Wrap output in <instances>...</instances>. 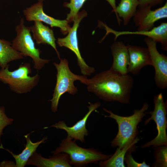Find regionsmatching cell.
<instances>
[{
  "instance_id": "6da1fadb",
  "label": "cell",
  "mask_w": 167,
  "mask_h": 167,
  "mask_svg": "<svg viewBox=\"0 0 167 167\" xmlns=\"http://www.w3.org/2000/svg\"><path fill=\"white\" fill-rule=\"evenodd\" d=\"M133 84L130 74L122 75L109 69L88 79L85 84L88 92L104 101L128 104Z\"/></svg>"
},
{
  "instance_id": "7a4b0ae2",
  "label": "cell",
  "mask_w": 167,
  "mask_h": 167,
  "mask_svg": "<svg viewBox=\"0 0 167 167\" xmlns=\"http://www.w3.org/2000/svg\"><path fill=\"white\" fill-rule=\"evenodd\" d=\"M149 105L144 102L140 109H135L133 114L128 116H123L115 114L112 111L103 108V110L109 115H104L105 118H110L115 120L118 125V132L111 141V146L122 148L133 142L138 133L137 128L139 124L147 113Z\"/></svg>"
},
{
  "instance_id": "3957f363",
  "label": "cell",
  "mask_w": 167,
  "mask_h": 167,
  "mask_svg": "<svg viewBox=\"0 0 167 167\" xmlns=\"http://www.w3.org/2000/svg\"><path fill=\"white\" fill-rule=\"evenodd\" d=\"M9 66L0 70V81L7 85L12 91L17 94L26 93L38 85L40 76L38 73L32 76L29 75L32 72L30 63L22 64L13 71L9 70Z\"/></svg>"
},
{
  "instance_id": "277c9868",
  "label": "cell",
  "mask_w": 167,
  "mask_h": 167,
  "mask_svg": "<svg viewBox=\"0 0 167 167\" xmlns=\"http://www.w3.org/2000/svg\"><path fill=\"white\" fill-rule=\"evenodd\" d=\"M53 64L57 71L56 82L52 98L49 101L51 102L52 111L55 113L57 110L60 99L63 94L68 92L74 95L77 92L78 89L74 85V82L79 80L85 84L88 78L86 76L73 73L69 68L68 61L65 58L60 59L59 63L54 62Z\"/></svg>"
},
{
  "instance_id": "5b68a950",
  "label": "cell",
  "mask_w": 167,
  "mask_h": 167,
  "mask_svg": "<svg viewBox=\"0 0 167 167\" xmlns=\"http://www.w3.org/2000/svg\"><path fill=\"white\" fill-rule=\"evenodd\" d=\"M24 19L21 18L20 23L15 28L16 35L13 40V47L24 57H29L32 60L35 69L40 70L49 60L40 57L41 50L36 47L31 33V27L26 26Z\"/></svg>"
},
{
  "instance_id": "8992f818",
  "label": "cell",
  "mask_w": 167,
  "mask_h": 167,
  "mask_svg": "<svg viewBox=\"0 0 167 167\" xmlns=\"http://www.w3.org/2000/svg\"><path fill=\"white\" fill-rule=\"evenodd\" d=\"M67 137L63 139L59 147L52 152L54 154L63 152L67 154L71 165L76 167L85 166L89 163L96 164L106 160L111 155L103 153L92 148H85L77 145L75 140Z\"/></svg>"
},
{
  "instance_id": "52a82bcc",
  "label": "cell",
  "mask_w": 167,
  "mask_h": 167,
  "mask_svg": "<svg viewBox=\"0 0 167 167\" xmlns=\"http://www.w3.org/2000/svg\"><path fill=\"white\" fill-rule=\"evenodd\" d=\"M153 101L154 109L150 112V117L145 121L144 124L146 125L151 120H153L156 124L157 135L154 139L143 145L141 147L143 148L151 146L152 148L161 146H167V102L164 101L162 93L154 96Z\"/></svg>"
},
{
  "instance_id": "ba28073f",
  "label": "cell",
  "mask_w": 167,
  "mask_h": 167,
  "mask_svg": "<svg viewBox=\"0 0 167 167\" xmlns=\"http://www.w3.org/2000/svg\"><path fill=\"white\" fill-rule=\"evenodd\" d=\"M86 11L83 10L79 12L74 20V24L66 36L58 38L57 43L60 47H66L72 51L76 55L77 63L81 73L84 75L90 76L95 70L94 67L88 66L82 57L79 48L77 36L78 28L82 20L87 16Z\"/></svg>"
},
{
  "instance_id": "9c48e42d",
  "label": "cell",
  "mask_w": 167,
  "mask_h": 167,
  "mask_svg": "<svg viewBox=\"0 0 167 167\" xmlns=\"http://www.w3.org/2000/svg\"><path fill=\"white\" fill-rule=\"evenodd\" d=\"M144 41L149 52L152 66L155 69V84L160 89H165L167 87V57L159 53L156 47L157 42L154 40L147 37Z\"/></svg>"
},
{
  "instance_id": "30bf717a",
  "label": "cell",
  "mask_w": 167,
  "mask_h": 167,
  "mask_svg": "<svg viewBox=\"0 0 167 167\" xmlns=\"http://www.w3.org/2000/svg\"><path fill=\"white\" fill-rule=\"evenodd\" d=\"M43 2L38 1L23 11L26 19L28 21H38L49 25L51 27H58L64 35L68 33L71 27L66 20L56 19L45 13L43 9Z\"/></svg>"
},
{
  "instance_id": "8fae6325",
  "label": "cell",
  "mask_w": 167,
  "mask_h": 167,
  "mask_svg": "<svg viewBox=\"0 0 167 167\" xmlns=\"http://www.w3.org/2000/svg\"><path fill=\"white\" fill-rule=\"evenodd\" d=\"M151 7H139L134 16V22L138 30L148 31L154 27L155 23L167 17V2L162 7L154 10Z\"/></svg>"
},
{
  "instance_id": "7c38bea8",
  "label": "cell",
  "mask_w": 167,
  "mask_h": 167,
  "mask_svg": "<svg viewBox=\"0 0 167 167\" xmlns=\"http://www.w3.org/2000/svg\"><path fill=\"white\" fill-rule=\"evenodd\" d=\"M103 27L106 31V36L109 33H112L115 35V40L120 36L125 35H139L146 36L151 38L156 42L160 43L163 49H167V23H162L157 27H154L148 31H118L114 30L109 27L106 24L101 22L99 23Z\"/></svg>"
},
{
  "instance_id": "4fadbf2b",
  "label": "cell",
  "mask_w": 167,
  "mask_h": 167,
  "mask_svg": "<svg viewBox=\"0 0 167 167\" xmlns=\"http://www.w3.org/2000/svg\"><path fill=\"white\" fill-rule=\"evenodd\" d=\"M89 105L88 106V111L84 117L78 121L73 126H67L63 121H60L53 125L51 126L57 129H63L65 131L67 134V137L76 140H79L81 142H85L84 137L88 135V131L86 128V124L87 120L91 114L99 107L101 103L97 102L94 103L89 102Z\"/></svg>"
},
{
  "instance_id": "5bb4252c",
  "label": "cell",
  "mask_w": 167,
  "mask_h": 167,
  "mask_svg": "<svg viewBox=\"0 0 167 167\" xmlns=\"http://www.w3.org/2000/svg\"><path fill=\"white\" fill-rule=\"evenodd\" d=\"M127 46L129 55L128 73L138 74L144 66L152 65L150 56L147 48L130 44H128Z\"/></svg>"
},
{
  "instance_id": "9a60e30c",
  "label": "cell",
  "mask_w": 167,
  "mask_h": 167,
  "mask_svg": "<svg viewBox=\"0 0 167 167\" xmlns=\"http://www.w3.org/2000/svg\"><path fill=\"white\" fill-rule=\"evenodd\" d=\"M110 49L113 62L110 69L122 75L128 74L129 55L127 46L122 41H116L112 45Z\"/></svg>"
},
{
  "instance_id": "2e32d148",
  "label": "cell",
  "mask_w": 167,
  "mask_h": 167,
  "mask_svg": "<svg viewBox=\"0 0 167 167\" xmlns=\"http://www.w3.org/2000/svg\"><path fill=\"white\" fill-rule=\"evenodd\" d=\"M50 156L49 158L42 156L35 152L28 159L27 165H32L38 167H70L69 155L65 153H60Z\"/></svg>"
},
{
  "instance_id": "e0dca14e",
  "label": "cell",
  "mask_w": 167,
  "mask_h": 167,
  "mask_svg": "<svg viewBox=\"0 0 167 167\" xmlns=\"http://www.w3.org/2000/svg\"><path fill=\"white\" fill-rule=\"evenodd\" d=\"M34 22V24L30 26L34 40L38 45L42 44L50 45L54 49L60 60V54L56 48V39L53 30L41 22Z\"/></svg>"
},
{
  "instance_id": "ac0fdd59",
  "label": "cell",
  "mask_w": 167,
  "mask_h": 167,
  "mask_svg": "<svg viewBox=\"0 0 167 167\" xmlns=\"http://www.w3.org/2000/svg\"><path fill=\"white\" fill-rule=\"evenodd\" d=\"M26 140V144L24 149L22 152L18 155L14 154L9 150L3 148L1 144L0 148H2L9 152L14 158L17 167H24L30 157L36 152L37 148L41 143H44L47 139V137H43L41 140L35 143L32 142L28 136H24Z\"/></svg>"
},
{
  "instance_id": "d6986e66",
  "label": "cell",
  "mask_w": 167,
  "mask_h": 167,
  "mask_svg": "<svg viewBox=\"0 0 167 167\" xmlns=\"http://www.w3.org/2000/svg\"><path fill=\"white\" fill-rule=\"evenodd\" d=\"M137 137L131 143L122 148L118 147L114 154L108 159L99 162V165L102 167H124V158L126 153L129 150L135 149L136 144L139 140Z\"/></svg>"
},
{
  "instance_id": "ffe728a7",
  "label": "cell",
  "mask_w": 167,
  "mask_h": 167,
  "mask_svg": "<svg viewBox=\"0 0 167 167\" xmlns=\"http://www.w3.org/2000/svg\"><path fill=\"white\" fill-rule=\"evenodd\" d=\"M24 57L16 50L10 42L0 38V67L4 68L9 66L12 61L22 59Z\"/></svg>"
},
{
  "instance_id": "44dd1931",
  "label": "cell",
  "mask_w": 167,
  "mask_h": 167,
  "mask_svg": "<svg viewBox=\"0 0 167 167\" xmlns=\"http://www.w3.org/2000/svg\"><path fill=\"white\" fill-rule=\"evenodd\" d=\"M139 5V0H121L116 6V13L122 18L123 25H126L134 17Z\"/></svg>"
},
{
  "instance_id": "7402d4cb",
  "label": "cell",
  "mask_w": 167,
  "mask_h": 167,
  "mask_svg": "<svg viewBox=\"0 0 167 167\" xmlns=\"http://www.w3.org/2000/svg\"><path fill=\"white\" fill-rule=\"evenodd\" d=\"M155 160L152 164L154 167H167V146H161L153 148Z\"/></svg>"
},
{
  "instance_id": "603a6c76",
  "label": "cell",
  "mask_w": 167,
  "mask_h": 167,
  "mask_svg": "<svg viewBox=\"0 0 167 167\" xmlns=\"http://www.w3.org/2000/svg\"><path fill=\"white\" fill-rule=\"evenodd\" d=\"M87 0H70L69 2H65L63 6L70 9L67 14L66 20L69 23L73 21L80 9Z\"/></svg>"
},
{
  "instance_id": "cb8c5ba5",
  "label": "cell",
  "mask_w": 167,
  "mask_h": 167,
  "mask_svg": "<svg viewBox=\"0 0 167 167\" xmlns=\"http://www.w3.org/2000/svg\"><path fill=\"white\" fill-rule=\"evenodd\" d=\"M135 149L129 150L126 153L124 158L128 167H149L150 165L147 164L144 161L142 163H139L134 160L132 155V153Z\"/></svg>"
},
{
  "instance_id": "d4e9b609",
  "label": "cell",
  "mask_w": 167,
  "mask_h": 167,
  "mask_svg": "<svg viewBox=\"0 0 167 167\" xmlns=\"http://www.w3.org/2000/svg\"><path fill=\"white\" fill-rule=\"evenodd\" d=\"M13 122V119L9 118L6 114L5 107L3 106H0V141L4 129L11 124Z\"/></svg>"
},
{
  "instance_id": "484cf974",
  "label": "cell",
  "mask_w": 167,
  "mask_h": 167,
  "mask_svg": "<svg viewBox=\"0 0 167 167\" xmlns=\"http://www.w3.org/2000/svg\"><path fill=\"white\" fill-rule=\"evenodd\" d=\"M164 0H139V7L149 6L152 7L161 4Z\"/></svg>"
},
{
  "instance_id": "4316f807",
  "label": "cell",
  "mask_w": 167,
  "mask_h": 167,
  "mask_svg": "<svg viewBox=\"0 0 167 167\" xmlns=\"http://www.w3.org/2000/svg\"><path fill=\"white\" fill-rule=\"evenodd\" d=\"M106 0L110 5L112 7L113 11L115 12V13L116 15L117 19V20L118 22L119 25H120V23L121 21L122 20H121L120 18L118 17L117 15L116 12V1L115 0Z\"/></svg>"
},
{
  "instance_id": "83f0119b",
  "label": "cell",
  "mask_w": 167,
  "mask_h": 167,
  "mask_svg": "<svg viewBox=\"0 0 167 167\" xmlns=\"http://www.w3.org/2000/svg\"><path fill=\"white\" fill-rule=\"evenodd\" d=\"M16 167V164L9 161H5L2 162L0 163V167Z\"/></svg>"
},
{
  "instance_id": "f1b7e54d",
  "label": "cell",
  "mask_w": 167,
  "mask_h": 167,
  "mask_svg": "<svg viewBox=\"0 0 167 167\" xmlns=\"http://www.w3.org/2000/svg\"><path fill=\"white\" fill-rule=\"evenodd\" d=\"M37 0L38 1H41V2H43L44 1L46 0Z\"/></svg>"
}]
</instances>
